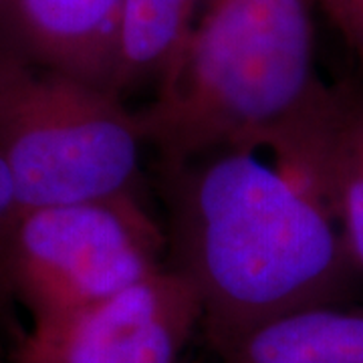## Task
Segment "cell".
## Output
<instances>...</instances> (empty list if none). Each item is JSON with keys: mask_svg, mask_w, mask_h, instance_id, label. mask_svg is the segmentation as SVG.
Instances as JSON below:
<instances>
[{"mask_svg": "<svg viewBox=\"0 0 363 363\" xmlns=\"http://www.w3.org/2000/svg\"><path fill=\"white\" fill-rule=\"evenodd\" d=\"M182 363H198V362H192V359H184Z\"/></svg>", "mask_w": 363, "mask_h": 363, "instance_id": "obj_13", "label": "cell"}, {"mask_svg": "<svg viewBox=\"0 0 363 363\" xmlns=\"http://www.w3.org/2000/svg\"><path fill=\"white\" fill-rule=\"evenodd\" d=\"M168 234L138 194L23 210L2 260V286L33 323L83 309L164 269Z\"/></svg>", "mask_w": 363, "mask_h": 363, "instance_id": "obj_4", "label": "cell"}, {"mask_svg": "<svg viewBox=\"0 0 363 363\" xmlns=\"http://www.w3.org/2000/svg\"><path fill=\"white\" fill-rule=\"evenodd\" d=\"M317 9L337 28L363 63V0H315Z\"/></svg>", "mask_w": 363, "mask_h": 363, "instance_id": "obj_10", "label": "cell"}, {"mask_svg": "<svg viewBox=\"0 0 363 363\" xmlns=\"http://www.w3.org/2000/svg\"><path fill=\"white\" fill-rule=\"evenodd\" d=\"M315 0H210L180 59L135 111L164 166L267 147L325 89Z\"/></svg>", "mask_w": 363, "mask_h": 363, "instance_id": "obj_2", "label": "cell"}, {"mask_svg": "<svg viewBox=\"0 0 363 363\" xmlns=\"http://www.w3.org/2000/svg\"><path fill=\"white\" fill-rule=\"evenodd\" d=\"M257 152L224 147L164 166L168 264L194 285L218 357L272 319L347 305L363 283L323 194Z\"/></svg>", "mask_w": 363, "mask_h": 363, "instance_id": "obj_1", "label": "cell"}, {"mask_svg": "<svg viewBox=\"0 0 363 363\" xmlns=\"http://www.w3.org/2000/svg\"><path fill=\"white\" fill-rule=\"evenodd\" d=\"M198 325L194 285L166 264L83 309L33 323L13 363H182Z\"/></svg>", "mask_w": 363, "mask_h": 363, "instance_id": "obj_5", "label": "cell"}, {"mask_svg": "<svg viewBox=\"0 0 363 363\" xmlns=\"http://www.w3.org/2000/svg\"><path fill=\"white\" fill-rule=\"evenodd\" d=\"M220 363H363V307L319 305L252 329Z\"/></svg>", "mask_w": 363, "mask_h": 363, "instance_id": "obj_8", "label": "cell"}, {"mask_svg": "<svg viewBox=\"0 0 363 363\" xmlns=\"http://www.w3.org/2000/svg\"><path fill=\"white\" fill-rule=\"evenodd\" d=\"M123 9L125 0H9L0 39L35 65L113 91Z\"/></svg>", "mask_w": 363, "mask_h": 363, "instance_id": "obj_7", "label": "cell"}, {"mask_svg": "<svg viewBox=\"0 0 363 363\" xmlns=\"http://www.w3.org/2000/svg\"><path fill=\"white\" fill-rule=\"evenodd\" d=\"M23 204L16 192L11 169L6 168L4 160L0 157V274H2V260L6 255V247L14 230V224L23 214ZM2 285V281H0Z\"/></svg>", "mask_w": 363, "mask_h": 363, "instance_id": "obj_11", "label": "cell"}, {"mask_svg": "<svg viewBox=\"0 0 363 363\" xmlns=\"http://www.w3.org/2000/svg\"><path fill=\"white\" fill-rule=\"evenodd\" d=\"M143 143L113 91L35 65L0 39V157L25 210L138 194Z\"/></svg>", "mask_w": 363, "mask_h": 363, "instance_id": "obj_3", "label": "cell"}, {"mask_svg": "<svg viewBox=\"0 0 363 363\" xmlns=\"http://www.w3.org/2000/svg\"><path fill=\"white\" fill-rule=\"evenodd\" d=\"M6 4H9V0H0V16H2V13H4Z\"/></svg>", "mask_w": 363, "mask_h": 363, "instance_id": "obj_12", "label": "cell"}, {"mask_svg": "<svg viewBox=\"0 0 363 363\" xmlns=\"http://www.w3.org/2000/svg\"><path fill=\"white\" fill-rule=\"evenodd\" d=\"M0 363H2V362H0Z\"/></svg>", "mask_w": 363, "mask_h": 363, "instance_id": "obj_14", "label": "cell"}, {"mask_svg": "<svg viewBox=\"0 0 363 363\" xmlns=\"http://www.w3.org/2000/svg\"><path fill=\"white\" fill-rule=\"evenodd\" d=\"M210 0H125L113 93L160 85L180 59Z\"/></svg>", "mask_w": 363, "mask_h": 363, "instance_id": "obj_9", "label": "cell"}, {"mask_svg": "<svg viewBox=\"0 0 363 363\" xmlns=\"http://www.w3.org/2000/svg\"><path fill=\"white\" fill-rule=\"evenodd\" d=\"M267 150L323 194L363 274V85H325Z\"/></svg>", "mask_w": 363, "mask_h": 363, "instance_id": "obj_6", "label": "cell"}]
</instances>
